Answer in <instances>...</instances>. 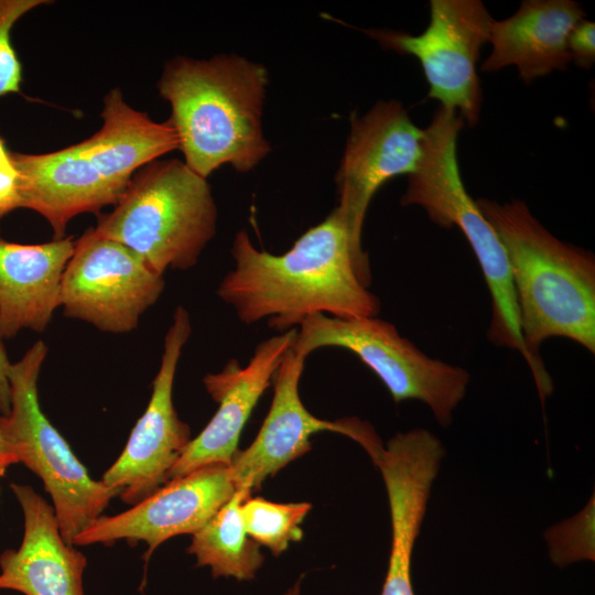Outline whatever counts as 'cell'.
Listing matches in <instances>:
<instances>
[{"label":"cell","instance_id":"6da1fadb","mask_svg":"<svg viewBox=\"0 0 595 595\" xmlns=\"http://www.w3.org/2000/svg\"><path fill=\"white\" fill-rule=\"evenodd\" d=\"M231 256L235 267L217 294L245 324L268 318L282 333L315 314L347 318L380 311L378 296L368 289V255L355 246L338 207L282 255L257 249L240 230Z\"/></svg>","mask_w":595,"mask_h":595},{"label":"cell","instance_id":"7a4b0ae2","mask_svg":"<svg viewBox=\"0 0 595 595\" xmlns=\"http://www.w3.org/2000/svg\"><path fill=\"white\" fill-rule=\"evenodd\" d=\"M505 247L515 286L520 331L539 394L552 381L539 355L553 336L595 351V258L552 235L521 199L475 201Z\"/></svg>","mask_w":595,"mask_h":595},{"label":"cell","instance_id":"3957f363","mask_svg":"<svg viewBox=\"0 0 595 595\" xmlns=\"http://www.w3.org/2000/svg\"><path fill=\"white\" fill-rule=\"evenodd\" d=\"M268 72L236 54L209 60L174 57L158 83L185 163L207 178L221 165L245 173L271 151L262 112Z\"/></svg>","mask_w":595,"mask_h":595},{"label":"cell","instance_id":"277c9868","mask_svg":"<svg viewBox=\"0 0 595 595\" xmlns=\"http://www.w3.org/2000/svg\"><path fill=\"white\" fill-rule=\"evenodd\" d=\"M217 207L206 178L177 159L134 174L95 231L138 253L156 273L193 268L216 232Z\"/></svg>","mask_w":595,"mask_h":595},{"label":"cell","instance_id":"5b68a950","mask_svg":"<svg viewBox=\"0 0 595 595\" xmlns=\"http://www.w3.org/2000/svg\"><path fill=\"white\" fill-rule=\"evenodd\" d=\"M465 126L454 110L439 106L424 129V150L416 170L408 175L403 206L422 207L440 227L456 226L470 245L491 295L488 339L531 360L520 331L519 313L508 257L498 235L469 196L461 177L457 138Z\"/></svg>","mask_w":595,"mask_h":595},{"label":"cell","instance_id":"8992f818","mask_svg":"<svg viewBox=\"0 0 595 595\" xmlns=\"http://www.w3.org/2000/svg\"><path fill=\"white\" fill-rule=\"evenodd\" d=\"M47 347L34 343L9 370L10 410L0 414V432L18 463L25 465L43 483L65 541L93 524L119 497V490L90 477L66 440L43 413L37 381Z\"/></svg>","mask_w":595,"mask_h":595},{"label":"cell","instance_id":"52a82bcc","mask_svg":"<svg viewBox=\"0 0 595 595\" xmlns=\"http://www.w3.org/2000/svg\"><path fill=\"white\" fill-rule=\"evenodd\" d=\"M329 346L357 355L380 378L394 402L416 399L428 404L440 425L451 424L453 410L466 393L469 374L465 369L429 357L377 316H309L299 325L292 348L307 357Z\"/></svg>","mask_w":595,"mask_h":595},{"label":"cell","instance_id":"ba28073f","mask_svg":"<svg viewBox=\"0 0 595 595\" xmlns=\"http://www.w3.org/2000/svg\"><path fill=\"white\" fill-rule=\"evenodd\" d=\"M494 19L479 0H431L428 28L418 35L392 30L367 33L386 48L416 57L429 97L456 111L470 128L479 120L482 89L476 64Z\"/></svg>","mask_w":595,"mask_h":595},{"label":"cell","instance_id":"9c48e42d","mask_svg":"<svg viewBox=\"0 0 595 595\" xmlns=\"http://www.w3.org/2000/svg\"><path fill=\"white\" fill-rule=\"evenodd\" d=\"M164 286L163 275L138 253L89 228L75 240L64 270L61 306L67 317L101 332L123 334L138 327Z\"/></svg>","mask_w":595,"mask_h":595},{"label":"cell","instance_id":"30bf717a","mask_svg":"<svg viewBox=\"0 0 595 595\" xmlns=\"http://www.w3.org/2000/svg\"><path fill=\"white\" fill-rule=\"evenodd\" d=\"M191 333L190 314L177 306L164 338L148 407L123 451L100 479L119 490L125 504L133 506L167 483L171 469L192 440L190 426L178 418L172 397L177 364Z\"/></svg>","mask_w":595,"mask_h":595},{"label":"cell","instance_id":"8fae6325","mask_svg":"<svg viewBox=\"0 0 595 595\" xmlns=\"http://www.w3.org/2000/svg\"><path fill=\"white\" fill-rule=\"evenodd\" d=\"M424 129L398 100H379L361 116L351 115L350 130L336 174L338 208L355 246L376 192L398 175L413 173L423 155Z\"/></svg>","mask_w":595,"mask_h":595},{"label":"cell","instance_id":"7c38bea8","mask_svg":"<svg viewBox=\"0 0 595 595\" xmlns=\"http://www.w3.org/2000/svg\"><path fill=\"white\" fill-rule=\"evenodd\" d=\"M230 465L213 464L165 483L156 491L115 516H100L73 541L75 547L125 540L148 544L144 560L164 541L194 534L236 491Z\"/></svg>","mask_w":595,"mask_h":595},{"label":"cell","instance_id":"4fadbf2b","mask_svg":"<svg viewBox=\"0 0 595 595\" xmlns=\"http://www.w3.org/2000/svg\"><path fill=\"white\" fill-rule=\"evenodd\" d=\"M296 333V328H291L260 342L244 368L238 360L231 359L220 372L205 376L204 386L218 403V410L204 430L187 444L171 469L169 480L207 465L232 463L240 433L294 345Z\"/></svg>","mask_w":595,"mask_h":595},{"label":"cell","instance_id":"5bb4252c","mask_svg":"<svg viewBox=\"0 0 595 595\" xmlns=\"http://www.w3.org/2000/svg\"><path fill=\"white\" fill-rule=\"evenodd\" d=\"M305 360V356L291 348L275 371L273 399L262 426L251 445L237 453L230 464L237 489L251 491L260 487L268 477L309 452L315 433L337 432L359 442L365 423L322 420L304 407L299 382Z\"/></svg>","mask_w":595,"mask_h":595},{"label":"cell","instance_id":"9a60e30c","mask_svg":"<svg viewBox=\"0 0 595 595\" xmlns=\"http://www.w3.org/2000/svg\"><path fill=\"white\" fill-rule=\"evenodd\" d=\"M23 513L18 549L0 555V589L23 595H85L87 559L65 541L54 508L33 487L10 485Z\"/></svg>","mask_w":595,"mask_h":595},{"label":"cell","instance_id":"2e32d148","mask_svg":"<svg viewBox=\"0 0 595 595\" xmlns=\"http://www.w3.org/2000/svg\"><path fill=\"white\" fill-rule=\"evenodd\" d=\"M10 154L19 174L20 208L42 215L54 239L66 237L72 218L115 205L126 191L102 176L74 144L43 154Z\"/></svg>","mask_w":595,"mask_h":595},{"label":"cell","instance_id":"e0dca14e","mask_svg":"<svg viewBox=\"0 0 595 595\" xmlns=\"http://www.w3.org/2000/svg\"><path fill=\"white\" fill-rule=\"evenodd\" d=\"M585 12L572 0H524L509 18L490 26L491 50L480 66L491 73L517 68L520 79L531 84L572 62L567 37Z\"/></svg>","mask_w":595,"mask_h":595},{"label":"cell","instance_id":"ac0fdd59","mask_svg":"<svg viewBox=\"0 0 595 595\" xmlns=\"http://www.w3.org/2000/svg\"><path fill=\"white\" fill-rule=\"evenodd\" d=\"M72 237L23 245L0 232V322L4 338L22 329L42 333L61 306L64 270L74 252Z\"/></svg>","mask_w":595,"mask_h":595},{"label":"cell","instance_id":"d6986e66","mask_svg":"<svg viewBox=\"0 0 595 595\" xmlns=\"http://www.w3.org/2000/svg\"><path fill=\"white\" fill-rule=\"evenodd\" d=\"M101 118L100 130L74 145L102 176L122 190L137 170L178 149L171 122H155L131 108L118 88L105 97Z\"/></svg>","mask_w":595,"mask_h":595},{"label":"cell","instance_id":"ffe728a7","mask_svg":"<svg viewBox=\"0 0 595 595\" xmlns=\"http://www.w3.org/2000/svg\"><path fill=\"white\" fill-rule=\"evenodd\" d=\"M250 490L238 488L230 499L196 533L187 549L198 566H208L214 577L249 581L263 562L260 545L245 528L242 502Z\"/></svg>","mask_w":595,"mask_h":595},{"label":"cell","instance_id":"44dd1931","mask_svg":"<svg viewBox=\"0 0 595 595\" xmlns=\"http://www.w3.org/2000/svg\"><path fill=\"white\" fill-rule=\"evenodd\" d=\"M391 516V551L381 595H414L411 559L425 508L428 494L419 486L399 484L388 493Z\"/></svg>","mask_w":595,"mask_h":595},{"label":"cell","instance_id":"7402d4cb","mask_svg":"<svg viewBox=\"0 0 595 595\" xmlns=\"http://www.w3.org/2000/svg\"><path fill=\"white\" fill-rule=\"evenodd\" d=\"M310 502L278 504L261 497H248L241 506L248 536L274 555L303 537L301 523L311 510Z\"/></svg>","mask_w":595,"mask_h":595},{"label":"cell","instance_id":"603a6c76","mask_svg":"<svg viewBox=\"0 0 595 595\" xmlns=\"http://www.w3.org/2000/svg\"><path fill=\"white\" fill-rule=\"evenodd\" d=\"M550 553L556 564L594 559V500L575 518L548 531Z\"/></svg>","mask_w":595,"mask_h":595},{"label":"cell","instance_id":"cb8c5ba5","mask_svg":"<svg viewBox=\"0 0 595 595\" xmlns=\"http://www.w3.org/2000/svg\"><path fill=\"white\" fill-rule=\"evenodd\" d=\"M50 3L47 0H0V98L20 94L22 65L11 43L15 22L32 9Z\"/></svg>","mask_w":595,"mask_h":595},{"label":"cell","instance_id":"d4e9b609","mask_svg":"<svg viewBox=\"0 0 595 595\" xmlns=\"http://www.w3.org/2000/svg\"><path fill=\"white\" fill-rule=\"evenodd\" d=\"M595 23L582 19L575 24L567 37V50L572 62L588 69L595 62Z\"/></svg>","mask_w":595,"mask_h":595},{"label":"cell","instance_id":"484cf974","mask_svg":"<svg viewBox=\"0 0 595 595\" xmlns=\"http://www.w3.org/2000/svg\"><path fill=\"white\" fill-rule=\"evenodd\" d=\"M20 204L19 174L10 160L0 165V218L20 208Z\"/></svg>","mask_w":595,"mask_h":595},{"label":"cell","instance_id":"4316f807","mask_svg":"<svg viewBox=\"0 0 595 595\" xmlns=\"http://www.w3.org/2000/svg\"><path fill=\"white\" fill-rule=\"evenodd\" d=\"M3 339L0 322V412L7 414L10 410L9 370L12 363L7 355Z\"/></svg>","mask_w":595,"mask_h":595},{"label":"cell","instance_id":"83f0119b","mask_svg":"<svg viewBox=\"0 0 595 595\" xmlns=\"http://www.w3.org/2000/svg\"><path fill=\"white\" fill-rule=\"evenodd\" d=\"M17 463L18 459L13 453V450L0 432V478L6 475L11 465Z\"/></svg>","mask_w":595,"mask_h":595},{"label":"cell","instance_id":"f1b7e54d","mask_svg":"<svg viewBox=\"0 0 595 595\" xmlns=\"http://www.w3.org/2000/svg\"><path fill=\"white\" fill-rule=\"evenodd\" d=\"M11 154L6 148L4 140L0 137V165L9 162Z\"/></svg>","mask_w":595,"mask_h":595}]
</instances>
